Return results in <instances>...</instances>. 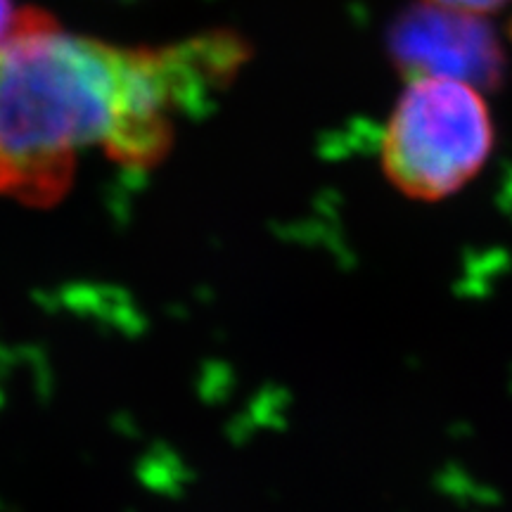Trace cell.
Masks as SVG:
<instances>
[{
    "label": "cell",
    "mask_w": 512,
    "mask_h": 512,
    "mask_svg": "<svg viewBox=\"0 0 512 512\" xmlns=\"http://www.w3.org/2000/svg\"><path fill=\"white\" fill-rule=\"evenodd\" d=\"M245 60L247 43L228 31L121 48L24 8L0 46V197L50 207L91 150L131 169L159 164L178 117L223 91Z\"/></svg>",
    "instance_id": "6da1fadb"
},
{
    "label": "cell",
    "mask_w": 512,
    "mask_h": 512,
    "mask_svg": "<svg viewBox=\"0 0 512 512\" xmlns=\"http://www.w3.org/2000/svg\"><path fill=\"white\" fill-rule=\"evenodd\" d=\"M19 17H22V10H17L12 0H0V46H3L12 31H15Z\"/></svg>",
    "instance_id": "5b68a950"
},
{
    "label": "cell",
    "mask_w": 512,
    "mask_h": 512,
    "mask_svg": "<svg viewBox=\"0 0 512 512\" xmlns=\"http://www.w3.org/2000/svg\"><path fill=\"white\" fill-rule=\"evenodd\" d=\"M387 48L406 81L444 76L489 93L501 86L508 67L503 41L489 17L420 0L392 24Z\"/></svg>",
    "instance_id": "3957f363"
},
{
    "label": "cell",
    "mask_w": 512,
    "mask_h": 512,
    "mask_svg": "<svg viewBox=\"0 0 512 512\" xmlns=\"http://www.w3.org/2000/svg\"><path fill=\"white\" fill-rule=\"evenodd\" d=\"M496 138L494 112L477 86L444 76L408 79L382 131V174L408 200H448L486 169Z\"/></svg>",
    "instance_id": "7a4b0ae2"
},
{
    "label": "cell",
    "mask_w": 512,
    "mask_h": 512,
    "mask_svg": "<svg viewBox=\"0 0 512 512\" xmlns=\"http://www.w3.org/2000/svg\"><path fill=\"white\" fill-rule=\"evenodd\" d=\"M420 3L439 5V8L458 10V12H470V15H482L491 17L503 8H508L512 0H420Z\"/></svg>",
    "instance_id": "277c9868"
}]
</instances>
